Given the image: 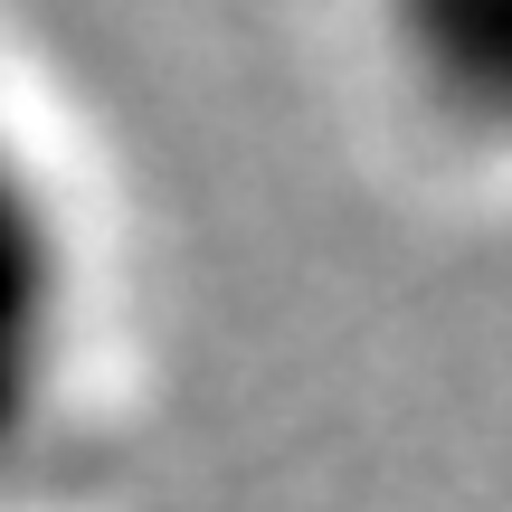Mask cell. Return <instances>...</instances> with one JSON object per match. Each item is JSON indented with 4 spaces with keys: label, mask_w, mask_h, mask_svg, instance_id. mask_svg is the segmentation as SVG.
<instances>
[{
    "label": "cell",
    "mask_w": 512,
    "mask_h": 512,
    "mask_svg": "<svg viewBox=\"0 0 512 512\" xmlns=\"http://www.w3.org/2000/svg\"><path fill=\"white\" fill-rule=\"evenodd\" d=\"M67 190L29 152V133L0 114V465H29L48 418H67L76 389V238Z\"/></svg>",
    "instance_id": "6da1fadb"
}]
</instances>
